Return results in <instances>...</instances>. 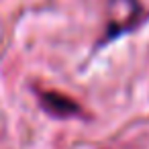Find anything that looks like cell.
Masks as SVG:
<instances>
[{
    "label": "cell",
    "mask_w": 149,
    "mask_h": 149,
    "mask_svg": "<svg viewBox=\"0 0 149 149\" xmlns=\"http://www.w3.org/2000/svg\"><path fill=\"white\" fill-rule=\"evenodd\" d=\"M41 104L49 114H53L57 118H68V116L80 114L78 102L63 96L61 92H41Z\"/></svg>",
    "instance_id": "obj_1"
}]
</instances>
